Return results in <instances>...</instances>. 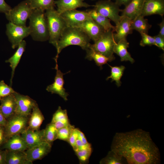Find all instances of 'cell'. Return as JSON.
<instances>
[{
  "label": "cell",
  "instance_id": "d590c367",
  "mask_svg": "<svg viewBox=\"0 0 164 164\" xmlns=\"http://www.w3.org/2000/svg\"><path fill=\"white\" fill-rule=\"evenodd\" d=\"M15 91L2 80L0 82V98L14 93Z\"/></svg>",
  "mask_w": 164,
  "mask_h": 164
},
{
  "label": "cell",
  "instance_id": "f1b7e54d",
  "mask_svg": "<svg viewBox=\"0 0 164 164\" xmlns=\"http://www.w3.org/2000/svg\"><path fill=\"white\" fill-rule=\"evenodd\" d=\"M86 58L90 60H93L96 65L102 68V66L108 62H111L110 59L100 53L88 47L86 50Z\"/></svg>",
  "mask_w": 164,
  "mask_h": 164
},
{
  "label": "cell",
  "instance_id": "7c38bea8",
  "mask_svg": "<svg viewBox=\"0 0 164 164\" xmlns=\"http://www.w3.org/2000/svg\"><path fill=\"white\" fill-rule=\"evenodd\" d=\"M77 27L80 29L94 42L105 31L101 26L92 19L84 21Z\"/></svg>",
  "mask_w": 164,
  "mask_h": 164
},
{
  "label": "cell",
  "instance_id": "e0dca14e",
  "mask_svg": "<svg viewBox=\"0 0 164 164\" xmlns=\"http://www.w3.org/2000/svg\"><path fill=\"white\" fill-rule=\"evenodd\" d=\"M132 20L126 17H122L119 22L115 26L113 37L117 43L121 40L126 39L127 36L132 32L131 27Z\"/></svg>",
  "mask_w": 164,
  "mask_h": 164
},
{
  "label": "cell",
  "instance_id": "e575fe53",
  "mask_svg": "<svg viewBox=\"0 0 164 164\" xmlns=\"http://www.w3.org/2000/svg\"><path fill=\"white\" fill-rule=\"evenodd\" d=\"M74 126L70 124L68 125L58 129L57 139L67 142L73 129Z\"/></svg>",
  "mask_w": 164,
  "mask_h": 164
},
{
  "label": "cell",
  "instance_id": "836d02e7",
  "mask_svg": "<svg viewBox=\"0 0 164 164\" xmlns=\"http://www.w3.org/2000/svg\"><path fill=\"white\" fill-rule=\"evenodd\" d=\"M79 161L80 163L87 164L88 162L92 152L91 146L75 152Z\"/></svg>",
  "mask_w": 164,
  "mask_h": 164
},
{
  "label": "cell",
  "instance_id": "bcb514c9",
  "mask_svg": "<svg viewBox=\"0 0 164 164\" xmlns=\"http://www.w3.org/2000/svg\"><path fill=\"white\" fill-rule=\"evenodd\" d=\"M1 127L2 126H0V145L3 142L4 137H5L4 131H3Z\"/></svg>",
  "mask_w": 164,
  "mask_h": 164
},
{
  "label": "cell",
  "instance_id": "3957f363",
  "mask_svg": "<svg viewBox=\"0 0 164 164\" xmlns=\"http://www.w3.org/2000/svg\"><path fill=\"white\" fill-rule=\"evenodd\" d=\"M29 19L30 35L33 39L39 41L49 40V34L45 11L34 9Z\"/></svg>",
  "mask_w": 164,
  "mask_h": 164
},
{
  "label": "cell",
  "instance_id": "ab89813d",
  "mask_svg": "<svg viewBox=\"0 0 164 164\" xmlns=\"http://www.w3.org/2000/svg\"><path fill=\"white\" fill-rule=\"evenodd\" d=\"M12 9L11 7L8 5L5 0H0V12L5 14L8 13Z\"/></svg>",
  "mask_w": 164,
  "mask_h": 164
},
{
  "label": "cell",
  "instance_id": "52a82bcc",
  "mask_svg": "<svg viewBox=\"0 0 164 164\" xmlns=\"http://www.w3.org/2000/svg\"><path fill=\"white\" fill-rule=\"evenodd\" d=\"M96 11L108 18L117 25L120 21L122 16L119 15L121 9L115 2L110 0H101L94 5Z\"/></svg>",
  "mask_w": 164,
  "mask_h": 164
},
{
  "label": "cell",
  "instance_id": "2e32d148",
  "mask_svg": "<svg viewBox=\"0 0 164 164\" xmlns=\"http://www.w3.org/2000/svg\"><path fill=\"white\" fill-rule=\"evenodd\" d=\"M164 15V0H144L140 15L143 17Z\"/></svg>",
  "mask_w": 164,
  "mask_h": 164
},
{
  "label": "cell",
  "instance_id": "c3c4849f",
  "mask_svg": "<svg viewBox=\"0 0 164 164\" xmlns=\"http://www.w3.org/2000/svg\"><path fill=\"white\" fill-rule=\"evenodd\" d=\"M0 99H1L0 98Z\"/></svg>",
  "mask_w": 164,
  "mask_h": 164
},
{
  "label": "cell",
  "instance_id": "4fadbf2b",
  "mask_svg": "<svg viewBox=\"0 0 164 164\" xmlns=\"http://www.w3.org/2000/svg\"><path fill=\"white\" fill-rule=\"evenodd\" d=\"M55 69L56 70V72L54 82L47 87L46 90L48 92H50L52 94H58L65 101H67L69 94L66 92L65 89L63 87L64 80L63 76L67 73H63L58 69L57 63H56Z\"/></svg>",
  "mask_w": 164,
  "mask_h": 164
},
{
  "label": "cell",
  "instance_id": "cb8c5ba5",
  "mask_svg": "<svg viewBox=\"0 0 164 164\" xmlns=\"http://www.w3.org/2000/svg\"><path fill=\"white\" fill-rule=\"evenodd\" d=\"M26 45V42L23 40L19 45L17 49L13 56L5 61V62L10 63V66L12 70L10 79V86L12 85V80L15 69L19 62L22 54L25 51Z\"/></svg>",
  "mask_w": 164,
  "mask_h": 164
},
{
  "label": "cell",
  "instance_id": "ba28073f",
  "mask_svg": "<svg viewBox=\"0 0 164 164\" xmlns=\"http://www.w3.org/2000/svg\"><path fill=\"white\" fill-rule=\"evenodd\" d=\"M8 119L4 130L5 136L8 138L20 135L28 126V117L15 114Z\"/></svg>",
  "mask_w": 164,
  "mask_h": 164
},
{
  "label": "cell",
  "instance_id": "ac0fdd59",
  "mask_svg": "<svg viewBox=\"0 0 164 164\" xmlns=\"http://www.w3.org/2000/svg\"><path fill=\"white\" fill-rule=\"evenodd\" d=\"M0 101V110L6 119L15 114L16 102L13 93L1 98Z\"/></svg>",
  "mask_w": 164,
  "mask_h": 164
},
{
  "label": "cell",
  "instance_id": "8fae6325",
  "mask_svg": "<svg viewBox=\"0 0 164 164\" xmlns=\"http://www.w3.org/2000/svg\"><path fill=\"white\" fill-rule=\"evenodd\" d=\"M67 26L77 27L84 21L92 19L87 11L76 9L66 11L60 14Z\"/></svg>",
  "mask_w": 164,
  "mask_h": 164
},
{
  "label": "cell",
  "instance_id": "7dc6e473",
  "mask_svg": "<svg viewBox=\"0 0 164 164\" xmlns=\"http://www.w3.org/2000/svg\"></svg>",
  "mask_w": 164,
  "mask_h": 164
},
{
  "label": "cell",
  "instance_id": "4316f807",
  "mask_svg": "<svg viewBox=\"0 0 164 164\" xmlns=\"http://www.w3.org/2000/svg\"><path fill=\"white\" fill-rule=\"evenodd\" d=\"M92 19L101 26L105 31L111 30L115 32V26L111 23L110 20L97 12L94 8L87 11Z\"/></svg>",
  "mask_w": 164,
  "mask_h": 164
},
{
  "label": "cell",
  "instance_id": "d6986e66",
  "mask_svg": "<svg viewBox=\"0 0 164 164\" xmlns=\"http://www.w3.org/2000/svg\"><path fill=\"white\" fill-rule=\"evenodd\" d=\"M144 0H131L128 4L121 9V16L132 20L140 15Z\"/></svg>",
  "mask_w": 164,
  "mask_h": 164
},
{
  "label": "cell",
  "instance_id": "9c48e42d",
  "mask_svg": "<svg viewBox=\"0 0 164 164\" xmlns=\"http://www.w3.org/2000/svg\"><path fill=\"white\" fill-rule=\"evenodd\" d=\"M29 26L17 25L10 22L6 26V34L13 49L17 47L25 38L30 35Z\"/></svg>",
  "mask_w": 164,
  "mask_h": 164
},
{
  "label": "cell",
  "instance_id": "8992f818",
  "mask_svg": "<svg viewBox=\"0 0 164 164\" xmlns=\"http://www.w3.org/2000/svg\"><path fill=\"white\" fill-rule=\"evenodd\" d=\"M29 0L21 2L5 14L6 19L17 25L26 26V22L32 12Z\"/></svg>",
  "mask_w": 164,
  "mask_h": 164
},
{
  "label": "cell",
  "instance_id": "681fc988",
  "mask_svg": "<svg viewBox=\"0 0 164 164\" xmlns=\"http://www.w3.org/2000/svg\"></svg>",
  "mask_w": 164,
  "mask_h": 164
},
{
  "label": "cell",
  "instance_id": "f35d334b",
  "mask_svg": "<svg viewBox=\"0 0 164 164\" xmlns=\"http://www.w3.org/2000/svg\"><path fill=\"white\" fill-rule=\"evenodd\" d=\"M156 46L164 50V38L159 34L154 36Z\"/></svg>",
  "mask_w": 164,
  "mask_h": 164
},
{
  "label": "cell",
  "instance_id": "5bb4252c",
  "mask_svg": "<svg viewBox=\"0 0 164 164\" xmlns=\"http://www.w3.org/2000/svg\"><path fill=\"white\" fill-rule=\"evenodd\" d=\"M52 145L46 142L25 151L27 159L33 162L43 158L50 152Z\"/></svg>",
  "mask_w": 164,
  "mask_h": 164
},
{
  "label": "cell",
  "instance_id": "8d00e7d4",
  "mask_svg": "<svg viewBox=\"0 0 164 164\" xmlns=\"http://www.w3.org/2000/svg\"><path fill=\"white\" fill-rule=\"evenodd\" d=\"M142 39L140 45L142 46H146L155 45L156 46L154 36H151L147 33L141 34Z\"/></svg>",
  "mask_w": 164,
  "mask_h": 164
},
{
  "label": "cell",
  "instance_id": "9a60e30c",
  "mask_svg": "<svg viewBox=\"0 0 164 164\" xmlns=\"http://www.w3.org/2000/svg\"><path fill=\"white\" fill-rule=\"evenodd\" d=\"M30 149L45 142L44 140V129L34 130L27 128L20 134Z\"/></svg>",
  "mask_w": 164,
  "mask_h": 164
},
{
  "label": "cell",
  "instance_id": "603a6c76",
  "mask_svg": "<svg viewBox=\"0 0 164 164\" xmlns=\"http://www.w3.org/2000/svg\"><path fill=\"white\" fill-rule=\"evenodd\" d=\"M29 116L27 128L34 130H39L44 118L38 104L34 107Z\"/></svg>",
  "mask_w": 164,
  "mask_h": 164
},
{
  "label": "cell",
  "instance_id": "ffe728a7",
  "mask_svg": "<svg viewBox=\"0 0 164 164\" xmlns=\"http://www.w3.org/2000/svg\"><path fill=\"white\" fill-rule=\"evenodd\" d=\"M84 0H57L54 4L57 7V11L60 14L66 11L76 9L78 8H87L90 5L84 2Z\"/></svg>",
  "mask_w": 164,
  "mask_h": 164
},
{
  "label": "cell",
  "instance_id": "30bf717a",
  "mask_svg": "<svg viewBox=\"0 0 164 164\" xmlns=\"http://www.w3.org/2000/svg\"><path fill=\"white\" fill-rule=\"evenodd\" d=\"M16 102V114L28 117L34 107L37 104L29 97L15 92L14 93Z\"/></svg>",
  "mask_w": 164,
  "mask_h": 164
},
{
  "label": "cell",
  "instance_id": "6da1fadb",
  "mask_svg": "<svg viewBox=\"0 0 164 164\" xmlns=\"http://www.w3.org/2000/svg\"><path fill=\"white\" fill-rule=\"evenodd\" d=\"M111 150L123 157L129 164H159L160 155L150 133L141 129L117 132Z\"/></svg>",
  "mask_w": 164,
  "mask_h": 164
},
{
  "label": "cell",
  "instance_id": "b9f144b4",
  "mask_svg": "<svg viewBox=\"0 0 164 164\" xmlns=\"http://www.w3.org/2000/svg\"><path fill=\"white\" fill-rule=\"evenodd\" d=\"M158 25L160 27V31L159 34L164 38V19L163 18L162 22Z\"/></svg>",
  "mask_w": 164,
  "mask_h": 164
},
{
  "label": "cell",
  "instance_id": "7bdbcfd3",
  "mask_svg": "<svg viewBox=\"0 0 164 164\" xmlns=\"http://www.w3.org/2000/svg\"><path fill=\"white\" fill-rule=\"evenodd\" d=\"M115 3L119 6L124 5L125 6L127 5L131 0H115Z\"/></svg>",
  "mask_w": 164,
  "mask_h": 164
},
{
  "label": "cell",
  "instance_id": "ee69618b",
  "mask_svg": "<svg viewBox=\"0 0 164 164\" xmlns=\"http://www.w3.org/2000/svg\"><path fill=\"white\" fill-rule=\"evenodd\" d=\"M7 122V120L0 110V126L5 127Z\"/></svg>",
  "mask_w": 164,
  "mask_h": 164
},
{
  "label": "cell",
  "instance_id": "60d3db41",
  "mask_svg": "<svg viewBox=\"0 0 164 164\" xmlns=\"http://www.w3.org/2000/svg\"><path fill=\"white\" fill-rule=\"evenodd\" d=\"M78 138L84 145H88L91 144L87 141L84 134L79 129L78 131Z\"/></svg>",
  "mask_w": 164,
  "mask_h": 164
},
{
  "label": "cell",
  "instance_id": "4dcf8cb0",
  "mask_svg": "<svg viewBox=\"0 0 164 164\" xmlns=\"http://www.w3.org/2000/svg\"><path fill=\"white\" fill-rule=\"evenodd\" d=\"M58 129L55 126L50 122L48 124L44 129V141L51 145L57 139Z\"/></svg>",
  "mask_w": 164,
  "mask_h": 164
},
{
  "label": "cell",
  "instance_id": "484cf974",
  "mask_svg": "<svg viewBox=\"0 0 164 164\" xmlns=\"http://www.w3.org/2000/svg\"><path fill=\"white\" fill-rule=\"evenodd\" d=\"M57 129L70 124L67 110H63L60 106L53 114L51 122Z\"/></svg>",
  "mask_w": 164,
  "mask_h": 164
},
{
  "label": "cell",
  "instance_id": "44dd1931",
  "mask_svg": "<svg viewBox=\"0 0 164 164\" xmlns=\"http://www.w3.org/2000/svg\"><path fill=\"white\" fill-rule=\"evenodd\" d=\"M5 147L8 150L25 151L28 149L26 143L20 134L14 135L8 138Z\"/></svg>",
  "mask_w": 164,
  "mask_h": 164
},
{
  "label": "cell",
  "instance_id": "d4e9b609",
  "mask_svg": "<svg viewBox=\"0 0 164 164\" xmlns=\"http://www.w3.org/2000/svg\"><path fill=\"white\" fill-rule=\"evenodd\" d=\"M129 45V43L126 39L121 40L115 45L114 49V53L120 57L121 61H128L133 63L134 62V60L127 51Z\"/></svg>",
  "mask_w": 164,
  "mask_h": 164
},
{
  "label": "cell",
  "instance_id": "277c9868",
  "mask_svg": "<svg viewBox=\"0 0 164 164\" xmlns=\"http://www.w3.org/2000/svg\"><path fill=\"white\" fill-rule=\"evenodd\" d=\"M49 34V43L56 47L67 26L60 14L54 7L45 11Z\"/></svg>",
  "mask_w": 164,
  "mask_h": 164
},
{
  "label": "cell",
  "instance_id": "f546056e",
  "mask_svg": "<svg viewBox=\"0 0 164 164\" xmlns=\"http://www.w3.org/2000/svg\"><path fill=\"white\" fill-rule=\"evenodd\" d=\"M100 164H123L127 163L125 159L114 151L111 150L107 155L100 161Z\"/></svg>",
  "mask_w": 164,
  "mask_h": 164
},
{
  "label": "cell",
  "instance_id": "f6af8a7d",
  "mask_svg": "<svg viewBox=\"0 0 164 164\" xmlns=\"http://www.w3.org/2000/svg\"><path fill=\"white\" fill-rule=\"evenodd\" d=\"M6 152L0 151V164L6 163Z\"/></svg>",
  "mask_w": 164,
  "mask_h": 164
},
{
  "label": "cell",
  "instance_id": "1f68e13d",
  "mask_svg": "<svg viewBox=\"0 0 164 164\" xmlns=\"http://www.w3.org/2000/svg\"><path fill=\"white\" fill-rule=\"evenodd\" d=\"M111 68V75L107 77L106 80L111 78V82L115 81L116 84L118 87H120L121 84L120 80L122 77L125 67L123 66L112 67L108 65Z\"/></svg>",
  "mask_w": 164,
  "mask_h": 164
},
{
  "label": "cell",
  "instance_id": "7402d4cb",
  "mask_svg": "<svg viewBox=\"0 0 164 164\" xmlns=\"http://www.w3.org/2000/svg\"><path fill=\"white\" fill-rule=\"evenodd\" d=\"M6 163L7 164H32L28 160L25 151L8 150L6 152Z\"/></svg>",
  "mask_w": 164,
  "mask_h": 164
},
{
  "label": "cell",
  "instance_id": "83f0119b",
  "mask_svg": "<svg viewBox=\"0 0 164 164\" xmlns=\"http://www.w3.org/2000/svg\"><path fill=\"white\" fill-rule=\"evenodd\" d=\"M140 15L132 20L131 27L132 29L138 32L141 34L147 33L151 28L152 25L150 24L147 19H145Z\"/></svg>",
  "mask_w": 164,
  "mask_h": 164
},
{
  "label": "cell",
  "instance_id": "74e56055",
  "mask_svg": "<svg viewBox=\"0 0 164 164\" xmlns=\"http://www.w3.org/2000/svg\"><path fill=\"white\" fill-rule=\"evenodd\" d=\"M78 129L75 128L73 129L67 141L72 146L74 152L77 150L76 143L78 137Z\"/></svg>",
  "mask_w": 164,
  "mask_h": 164
},
{
  "label": "cell",
  "instance_id": "d6a6232c",
  "mask_svg": "<svg viewBox=\"0 0 164 164\" xmlns=\"http://www.w3.org/2000/svg\"><path fill=\"white\" fill-rule=\"evenodd\" d=\"M30 5L33 9H38L43 11L54 7V0H29Z\"/></svg>",
  "mask_w": 164,
  "mask_h": 164
},
{
  "label": "cell",
  "instance_id": "5b68a950",
  "mask_svg": "<svg viewBox=\"0 0 164 164\" xmlns=\"http://www.w3.org/2000/svg\"><path fill=\"white\" fill-rule=\"evenodd\" d=\"M114 31L111 30L105 31L94 44L89 47L102 54L108 58L111 62L115 59L114 49L116 44L113 37Z\"/></svg>",
  "mask_w": 164,
  "mask_h": 164
},
{
  "label": "cell",
  "instance_id": "7a4b0ae2",
  "mask_svg": "<svg viewBox=\"0 0 164 164\" xmlns=\"http://www.w3.org/2000/svg\"><path fill=\"white\" fill-rule=\"evenodd\" d=\"M91 40L89 37L80 28L66 26L63 31L55 47L57 50V54L55 58L56 63L59 54L64 48L70 45H77L86 50L90 44Z\"/></svg>",
  "mask_w": 164,
  "mask_h": 164
}]
</instances>
